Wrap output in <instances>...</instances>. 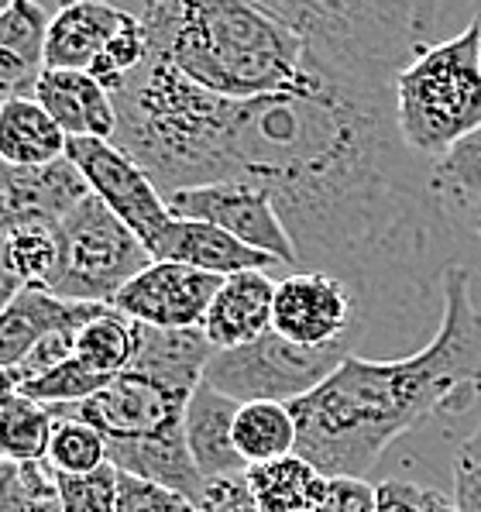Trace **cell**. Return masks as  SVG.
I'll use <instances>...</instances> for the list:
<instances>
[{
	"label": "cell",
	"instance_id": "15",
	"mask_svg": "<svg viewBox=\"0 0 481 512\" xmlns=\"http://www.w3.org/2000/svg\"><path fill=\"white\" fill-rule=\"evenodd\" d=\"M275 282L279 279H272V272H238L220 282L203 324V337L214 351L244 348L272 330Z\"/></svg>",
	"mask_w": 481,
	"mask_h": 512
},
{
	"label": "cell",
	"instance_id": "23",
	"mask_svg": "<svg viewBox=\"0 0 481 512\" xmlns=\"http://www.w3.org/2000/svg\"><path fill=\"white\" fill-rule=\"evenodd\" d=\"M234 447L248 468L293 458L299 447L296 416L286 403H248L234 420Z\"/></svg>",
	"mask_w": 481,
	"mask_h": 512
},
{
	"label": "cell",
	"instance_id": "8",
	"mask_svg": "<svg viewBox=\"0 0 481 512\" xmlns=\"http://www.w3.org/2000/svg\"><path fill=\"white\" fill-rule=\"evenodd\" d=\"M272 330L299 348H337L365 337L368 320L358 293L327 272H286L275 282Z\"/></svg>",
	"mask_w": 481,
	"mask_h": 512
},
{
	"label": "cell",
	"instance_id": "43",
	"mask_svg": "<svg viewBox=\"0 0 481 512\" xmlns=\"http://www.w3.org/2000/svg\"><path fill=\"white\" fill-rule=\"evenodd\" d=\"M196 512H200V509H196Z\"/></svg>",
	"mask_w": 481,
	"mask_h": 512
},
{
	"label": "cell",
	"instance_id": "16",
	"mask_svg": "<svg viewBox=\"0 0 481 512\" xmlns=\"http://www.w3.org/2000/svg\"><path fill=\"white\" fill-rule=\"evenodd\" d=\"M131 7L97 4V0H76L52 14L49 42H45V66L69 69V73H90L114 42V35L128 25Z\"/></svg>",
	"mask_w": 481,
	"mask_h": 512
},
{
	"label": "cell",
	"instance_id": "39",
	"mask_svg": "<svg viewBox=\"0 0 481 512\" xmlns=\"http://www.w3.org/2000/svg\"><path fill=\"white\" fill-rule=\"evenodd\" d=\"M464 217H468V227H471V234H475V238L481 241V200H478L475 207H471V210H468V214H464Z\"/></svg>",
	"mask_w": 481,
	"mask_h": 512
},
{
	"label": "cell",
	"instance_id": "9",
	"mask_svg": "<svg viewBox=\"0 0 481 512\" xmlns=\"http://www.w3.org/2000/svg\"><path fill=\"white\" fill-rule=\"evenodd\" d=\"M165 207L172 217L183 220H203L214 224L224 234L238 238L248 248L272 255L286 272H299V258L275 210L272 196L265 186L255 183H214V186H193L165 196Z\"/></svg>",
	"mask_w": 481,
	"mask_h": 512
},
{
	"label": "cell",
	"instance_id": "11",
	"mask_svg": "<svg viewBox=\"0 0 481 512\" xmlns=\"http://www.w3.org/2000/svg\"><path fill=\"white\" fill-rule=\"evenodd\" d=\"M220 282L224 279L186 269V265L152 262L117 293L114 310L145 327L203 330Z\"/></svg>",
	"mask_w": 481,
	"mask_h": 512
},
{
	"label": "cell",
	"instance_id": "20",
	"mask_svg": "<svg viewBox=\"0 0 481 512\" xmlns=\"http://www.w3.org/2000/svg\"><path fill=\"white\" fill-rule=\"evenodd\" d=\"M210 358H214V344L203 337V330H159L134 324L131 372L152 378L179 396H193Z\"/></svg>",
	"mask_w": 481,
	"mask_h": 512
},
{
	"label": "cell",
	"instance_id": "35",
	"mask_svg": "<svg viewBox=\"0 0 481 512\" xmlns=\"http://www.w3.org/2000/svg\"><path fill=\"white\" fill-rule=\"evenodd\" d=\"M323 512H375V485L365 478H330V492L320 502Z\"/></svg>",
	"mask_w": 481,
	"mask_h": 512
},
{
	"label": "cell",
	"instance_id": "10",
	"mask_svg": "<svg viewBox=\"0 0 481 512\" xmlns=\"http://www.w3.org/2000/svg\"><path fill=\"white\" fill-rule=\"evenodd\" d=\"M66 159L80 169L90 193L104 203L110 214L121 217L145 241V248H152L155 238L169 227L172 214L165 207V196L145 176V169L131 155H124L114 141L97 138H69Z\"/></svg>",
	"mask_w": 481,
	"mask_h": 512
},
{
	"label": "cell",
	"instance_id": "18",
	"mask_svg": "<svg viewBox=\"0 0 481 512\" xmlns=\"http://www.w3.org/2000/svg\"><path fill=\"white\" fill-rule=\"evenodd\" d=\"M52 14L35 0H14L0 14V104L35 100L45 66Z\"/></svg>",
	"mask_w": 481,
	"mask_h": 512
},
{
	"label": "cell",
	"instance_id": "22",
	"mask_svg": "<svg viewBox=\"0 0 481 512\" xmlns=\"http://www.w3.org/2000/svg\"><path fill=\"white\" fill-rule=\"evenodd\" d=\"M251 492H255L262 512H310L317 509L330 492V478H323L310 461L299 454L272 464L244 471Z\"/></svg>",
	"mask_w": 481,
	"mask_h": 512
},
{
	"label": "cell",
	"instance_id": "26",
	"mask_svg": "<svg viewBox=\"0 0 481 512\" xmlns=\"http://www.w3.org/2000/svg\"><path fill=\"white\" fill-rule=\"evenodd\" d=\"M76 358L90 368L93 375L117 378L131 372L134 361V320L124 313H117L114 306L97 317L93 324H86L76 337Z\"/></svg>",
	"mask_w": 481,
	"mask_h": 512
},
{
	"label": "cell",
	"instance_id": "17",
	"mask_svg": "<svg viewBox=\"0 0 481 512\" xmlns=\"http://www.w3.org/2000/svg\"><path fill=\"white\" fill-rule=\"evenodd\" d=\"M35 100L45 114L62 128L66 138H117V110L114 97L104 83L90 73H69V69H45Z\"/></svg>",
	"mask_w": 481,
	"mask_h": 512
},
{
	"label": "cell",
	"instance_id": "7",
	"mask_svg": "<svg viewBox=\"0 0 481 512\" xmlns=\"http://www.w3.org/2000/svg\"><path fill=\"white\" fill-rule=\"evenodd\" d=\"M193 396L165 389L138 372L117 375L107 389L73 406H52L55 420H80L107 444H145V440L186 437V406Z\"/></svg>",
	"mask_w": 481,
	"mask_h": 512
},
{
	"label": "cell",
	"instance_id": "25",
	"mask_svg": "<svg viewBox=\"0 0 481 512\" xmlns=\"http://www.w3.org/2000/svg\"><path fill=\"white\" fill-rule=\"evenodd\" d=\"M430 193L440 210L468 214L481 200V131L430 165Z\"/></svg>",
	"mask_w": 481,
	"mask_h": 512
},
{
	"label": "cell",
	"instance_id": "33",
	"mask_svg": "<svg viewBox=\"0 0 481 512\" xmlns=\"http://www.w3.org/2000/svg\"><path fill=\"white\" fill-rule=\"evenodd\" d=\"M451 499L457 502L461 512H481V423H478V430L457 447Z\"/></svg>",
	"mask_w": 481,
	"mask_h": 512
},
{
	"label": "cell",
	"instance_id": "12",
	"mask_svg": "<svg viewBox=\"0 0 481 512\" xmlns=\"http://www.w3.org/2000/svg\"><path fill=\"white\" fill-rule=\"evenodd\" d=\"M90 196V186L69 159L49 165L0 162V238L21 227H59Z\"/></svg>",
	"mask_w": 481,
	"mask_h": 512
},
{
	"label": "cell",
	"instance_id": "19",
	"mask_svg": "<svg viewBox=\"0 0 481 512\" xmlns=\"http://www.w3.org/2000/svg\"><path fill=\"white\" fill-rule=\"evenodd\" d=\"M241 403L220 396L214 385L200 382L186 406V447L203 482L244 475L248 464L234 447V420Z\"/></svg>",
	"mask_w": 481,
	"mask_h": 512
},
{
	"label": "cell",
	"instance_id": "40",
	"mask_svg": "<svg viewBox=\"0 0 481 512\" xmlns=\"http://www.w3.org/2000/svg\"><path fill=\"white\" fill-rule=\"evenodd\" d=\"M14 392H18V389L11 385V378H7V372H0V406H4L7 399L14 396Z\"/></svg>",
	"mask_w": 481,
	"mask_h": 512
},
{
	"label": "cell",
	"instance_id": "29",
	"mask_svg": "<svg viewBox=\"0 0 481 512\" xmlns=\"http://www.w3.org/2000/svg\"><path fill=\"white\" fill-rule=\"evenodd\" d=\"M110 382H114V378L93 375L80 358H69L66 365L52 368L49 375H42V378H35L31 385H25V389H21V396L35 399V403H42L45 409L73 406V403H83V399L97 396V392L107 389Z\"/></svg>",
	"mask_w": 481,
	"mask_h": 512
},
{
	"label": "cell",
	"instance_id": "4",
	"mask_svg": "<svg viewBox=\"0 0 481 512\" xmlns=\"http://www.w3.org/2000/svg\"><path fill=\"white\" fill-rule=\"evenodd\" d=\"M396 124L430 165L481 131V11L454 38L420 45L396 80Z\"/></svg>",
	"mask_w": 481,
	"mask_h": 512
},
{
	"label": "cell",
	"instance_id": "6",
	"mask_svg": "<svg viewBox=\"0 0 481 512\" xmlns=\"http://www.w3.org/2000/svg\"><path fill=\"white\" fill-rule=\"evenodd\" d=\"M354 354L348 344L337 348H299L268 330L255 344L234 351H214L203 382L234 403H296L317 392Z\"/></svg>",
	"mask_w": 481,
	"mask_h": 512
},
{
	"label": "cell",
	"instance_id": "31",
	"mask_svg": "<svg viewBox=\"0 0 481 512\" xmlns=\"http://www.w3.org/2000/svg\"><path fill=\"white\" fill-rule=\"evenodd\" d=\"M59 506L62 512H117V488H121V471L114 464L90 471V475H59Z\"/></svg>",
	"mask_w": 481,
	"mask_h": 512
},
{
	"label": "cell",
	"instance_id": "41",
	"mask_svg": "<svg viewBox=\"0 0 481 512\" xmlns=\"http://www.w3.org/2000/svg\"><path fill=\"white\" fill-rule=\"evenodd\" d=\"M14 4V0H0V14H4L7 11V7H11Z\"/></svg>",
	"mask_w": 481,
	"mask_h": 512
},
{
	"label": "cell",
	"instance_id": "34",
	"mask_svg": "<svg viewBox=\"0 0 481 512\" xmlns=\"http://www.w3.org/2000/svg\"><path fill=\"white\" fill-rule=\"evenodd\" d=\"M200 512H262L255 492H251L248 478L234 475V478H217V482L203 485L200 495Z\"/></svg>",
	"mask_w": 481,
	"mask_h": 512
},
{
	"label": "cell",
	"instance_id": "37",
	"mask_svg": "<svg viewBox=\"0 0 481 512\" xmlns=\"http://www.w3.org/2000/svg\"><path fill=\"white\" fill-rule=\"evenodd\" d=\"M25 289V282L14 275L11 262H7V251H4V238H0V313L11 306V299Z\"/></svg>",
	"mask_w": 481,
	"mask_h": 512
},
{
	"label": "cell",
	"instance_id": "32",
	"mask_svg": "<svg viewBox=\"0 0 481 512\" xmlns=\"http://www.w3.org/2000/svg\"><path fill=\"white\" fill-rule=\"evenodd\" d=\"M117 512H196V502H189L186 495L172 492V488L121 475Z\"/></svg>",
	"mask_w": 481,
	"mask_h": 512
},
{
	"label": "cell",
	"instance_id": "27",
	"mask_svg": "<svg viewBox=\"0 0 481 512\" xmlns=\"http://www.w3.org/2000/svg\"><path fill=\"white\" fill-rule=\"evenodd\" d=\"M0 512H62L49 458L0 461Z\"/></svg>",
	"mask_w": 481,
	"mask_h": 512
},
{
	"label": "cell",
	"instance_id": "21",
	"mask_svg": "<svg viewBox=\"0 0 481 512\" xmlns=\"http://www.w3.org/2000/svg\"><path fill=\"white\" fill-rule=\"evenodd\" d=\"M69 138L42 110L38 100L0 104V162L7 165H49L66 159Z\"/></svg>",
	"mask_w": 481,
	"mask_h": 512
},
{
	"label": "cell",
	"instance_id": "1",
	"mask_svg": "<svg viewBox=\"0 0 481 512\" xmlns=\"http://www.w3.org/2000/svg\"><path fill=\"white\" fill-rule=\"evenodd\" d=\"M313 52L286 93L224 100L148 55L117 86L114 145L162 196L214 183L265 186L299 272L358 293L368 327L427 296L440 203L396 124V80L427 45L433 4L289 0Z\"/></svg>",
	"mask_w": 481,
	"mask_h": 512
},
{
	"label": "cell",
	"instance_id": "28",
	"mask_svg": "<svg viewBox=\"0 0 481 512\" xmlns=\"http://www.w3.org/2000/svg\"><path fill=\"white\" fill-rule=\"evenodd\" d=\"M49 464L59 475H90V471L104 468V464H110L104 433H97L80 420H55Z\"/></svg>",
	"mask_w": 481,
	"mask_h": 512
},
{
	"label": "cell",
	"instance_id": "42",
	"mask_svg": "<svg viewBox=\"0 0 481 512\" xmlns=\"http://www.w3.org/2000/svg\"><path fill=\"white\" fill-rule=\"evenodd\" d=\"M310 512H323V509H320V506H317V509H310Z\"/></svg>",
	"mask_w": 481,
	"mask_h": 512
},
{
	"label": "cell",
	"instance_id": "30",
	"mask_svg": "<svg viewBox=\"0 0 481 512\" xmlns=\"http://www.w3.org/2000/svg\"><path fill=\"white\" fill-rule=\"evenodd\" d=\"M7 262H11L14 275H18L25 286H42L49 282L55 269V255H59V244H55V227H21L4 238Z\"/></svg>",
	"mask_w": 481,
	"mask_h": 512
},
{
	"label": "cell",
	"instance_id": "5",
	"mask_svg": "<svg viewBox=\"0 0 481 512\" xmlns=\"http://www.w3.org/2000/svg\"><path fill=\"white\" fill-rule=\"evenodd\" d=\"M55 244L59 255L45 289L66 303L114 306L117 293L152 265L145 241L93 193L55 227Z\"/></svg>",
	"mask_w": 481,
	"mask_h": 512
},
{
	"label": "cell",
	"instance_id": "24",
	"mask_svg": "<svg viewBox=\"0 0 481 512\" xmlns=\"http://www.w3.org/2000/svg\"><path fill=\"white\" fill-rule=\"evenodd\" d=\"M55 420L35 399L14 392L0 406V454L4 461H45L49 458Z\"/></svg>",
	"mask_w": 481,
	"mask_h": 512
},
{
	"label": "cell",
	"instance_id": "13",
	"mask_svg": "<svg viewBox=\"0 0 481 512\" xmlns=\"http://www.w3.org/2000/svg\"><path fill=\"white\" fill-rule=\"evenodd\" d=\"M148 251H152V262L186 265V269L217 275V279H227V275H238V272L282 269L272 255L248 248V244H241L238 238L220 231V227L203 224V220H183V217H172L169 227L155 238Z\"/></svg>",
	"mask_w": 481,
	"mask_h": 512
},
{
	"label": "cell",
	"instance_id": "38",
	"mask_svg": "<svg viewBox=\"0 0 481 512\" xmlns=\"http://www.w3.org/2000/svg\"><path fill=\"white\" fill-rule=\"evenodd\" d=\"M423 512H461V509H457V502L451 495L437 492V488H427V506H423Z\"/></svg>",
	"mask_w": 481,
	"mask_h": 512
},
{
	"label": "cell",
	"instance_id": "3",
	"mask_svg": "<svg viewBox=\"0 0 481 512\" xmlns=\"http://www.w3.org/2000/svg\"><path fill=\"white\" fill-rule=\"evenodd\" d=\"M134 14L145 25L148 55L214 97L286 93L313 73L289 0H148Z\"/></svg>",
	"mask_w": 481,
	"mask_h": 512
},
{
	"label": "cell",
	"instance_id": "14",
	"mask_svg": "<svg viewBox=\"0 0 481 512\" xmlns=\"http://www.w3.org/2000/svg\"><path fill=\"white\" fill-rule=\"evenodd\" d=\"M110 306L97 303H66L42 286H25L0 313V372H11L28 358L38 344L55 330L76 327L83 330L97 317H104Z\"/></svg>",
	"mask_w": 481,
	"mask_h": 512
},
{
	"label": "cell",
	"instance_id": "36",
	"mask_svg": "<svg viewBox=\"0 0 481 512\" xmlns=\"http://www.w3.org/2000/svg\"><path fill=\"white\" fill-rule=\"evenodd\" d=\"M427 488L406 482V478H382L375 485V512H423Z\"/></svg>",
	"mask_w": 481,
	"mask_h": 512
},
{
	"label": "cell",
	"instance_id": "2",
	"mask_svg": "<svg viewBox=\"0 0 481 512\" xmlns=\"http://www.w3.org/2000/svg\"><path fill=\"white\" fill-rule=\"evenodd\" d=\"M440 299V327L420 351L385 361L351 354L317 392L289 403L296 454L323 478H368L402 433L481 399V313L468 269L440 272Z\"/></svg>",
	"mask_w": 481,
	"mask_h": 512
}]
</instances>
